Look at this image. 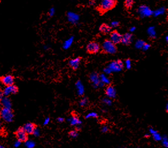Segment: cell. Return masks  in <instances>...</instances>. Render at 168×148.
Segmentation results:
<instances>
[{"instance_id":"18","label":"cell","mask_w":168,"mask_h":148,"mask_svg":"<svg viewBox=\"0 0 168 148\" xmlns=\"http://www.w3.org/2000/svg\"><path fill=\"white\" fill-rule=\"evenodd\" d=\"M53 13H54V11H53V9H51V10H50V15H52Z\"/></svg>"},{"instance_id":"11","label":"cell","mask_w":168,"mask_h":148,"mask_svg":"<svg viewBox=\"0 0 168 148\" xmlns=\"http://www.w3.org/2000/svg\"><path fill=\"white\" fill-rule=\"evenodd\" d=\"M105 94H106L108 98H114L116 96V91L114 86L110 85H108L105 90Z\"/></svg>"},{"instance_id":"19","label":"cell","mask_w":168,"mask_h":148,"mask_svg":"<svg viewBox=\"0 0 168 148\" xmlns=\"http://www.w3.org/2000/svg\"><path fill=\"white\" fill-rule=\"evenodd\" d=\"M1 130V123H0V130Z\"/></svg>"},{"instance_id":"12","label":"cell","mask_w":168,"mask_h":148,"mask_svg":"<svg viewBox=\"0 0 168 148\" xmlns=\"http://www.w3.org/2000/svg\"><path fill=\"white\" fill-rule=\"evenodd\" d=\"M111 27L106 23H103L99 28V32L103 35H106L110 34L111 31Z\"/></svg>"},{"instance_id":"20","label":"cell","mask_w":168,"mask_h":148,"mask_svg":"<svg viewBox=\"0 0 168 148\" xmlns=\"http://www.w3.org/2000/svg\"><path fill=\"white\" fill-rule=\"evenodd\" d=\"M0 147H4L3 146H0Z\"/></svg>"},{"instance_id":"17","label":"cell","mask_w":168,"mask_h":148,"mask_svg":"<svg viewBox=\"0 0 168 148\" xmlns=\"http://www.w3.org/2000/svg\"><path fill=\"white\" fill-rule=\"evenodd\" d=\"M90 1V3L91 4H94L95 3L96 0H89Z\"/></svg>"},{"instance_id":"10","label":"cell","mask_w":168,"mask_h":148,"mask_svg":"<svg viewBox=\"0 0 168 148\" xmlns=\"http://www.w3.org/2000/svg\"><path fill=\"white\" fill-rule=\"evenodd\" d=\"M133 34L130 33H126L122 35V39L121 43L125 46H130L132 43Z\"/></svg>"},{"instance_id":"6","label":"cell","mask_w":168,"mask_h":148,"mask_svg":"<svg viewBox=\"0 0 168 148\" xmlns=\"http://www.w3.org/2000/svg\"><path fill=\"white\" fill-rule=\"evenodd\" d=\"M0 116L4 121L7 122H11L13 119V115L12 111L8 108H3L0 112Z\"/></svg>"},{"instance_id":"5","label":"cell","mask_w":168,"mask_h":148,"mask_svg":"<svg viewBox=\"0 0 168 148\" xmlns=\"http://www.w3.org/2000/svg\"><path fill=\"white\" fill-rule=\"evenodd\" d=\"M15 135L18 141L20 142H25L28 140V134L24 130L23 127H20L15 132Z\"/></svg>"},{"instance_id":"1","label":"cell","mask_w":168,"mask_h":148,"mask_svg":"<svg viewBox=\"0 0 168 148\" xmlns=\"http://www.w3.org/2000/svg\"><path fill=\"white\" fill-rule=\"evenodd\" d=\"M117 0H102L96 7V9L100 15H102L114 9L117 5Z\"/></svg>"},{"instance_id":"16","label":"cell","mask_w":168,"mask_h":148,"mask_svg":"<svg viewBox=\"0 0 168 148\" xmlns=\"http://www.w3.org/2000/svg\"><path fill=\"white\" fill-rule=\"evenodd\" d=\"M79 120L78 117L74 116L72 117V119L71 121V125H78V123H79Z\"/></svg>"},{"instance_id":"3","label":"cell","mask_w":168,"mask_h":148,"mask_svg":"<svg viewBox=\"0 0 168 148\" xmlns=\"http://www.w3.org/2000/svg\"><path fill=\"white\" fill-rule=\"evenodd\" d=\"M100 45L98 42L91 41L86 46V52L89 54H96L99 52Z\"/></svg>"},{"instance_id":"4","label":"cell","mask_w":168,"mask_h":148,"mask_svg":"<svg viewBox=\"0 0 168 148\" xmlns=\"http://www.w3.org/2000/svg\"><path fill=\"white\" fill-rule=\"evenodd\" d=\"M122 39V35H121L117 30H113L110 32V40L116 45L121 44Z\"/></svg>"},{"instance_id":"15","label":"cell","mask_w":168,"mask_h":148,"mask_svg":"<svg viewBox=\"0 0 168 148\" xmlns=\"http://www.w3.org/2000/svg\"><path fill=\"white\" fill-rule=\"evenodd\" d=\"M68 135H69V136L72 138H76L78 137L79 135L78 131L76 129L73 130H71L70 131H69Z\"/></svg>"},{"instance_id":"8","label":"cell","mask_w":168,"mask_h":148,"mask_svg":"<svg viewBox=\"0 0 168 148\" xmlns=\"http://www.w3.org/2000/svg\"><path fill=\"white\" fill-rule=\"evenodd\" d=\"M0 81L2 82V84H4L6 86L12 85L14 84L15 82V78L13 76L10 74L5 75V76H2L0 78Z\"/></svg>"},{"instance_id":"13","label":"cell","mask_w":168,"mask_h":148,"mask_svg":"<svg viewBox=\"0 0 168 148\" xmlns=\"http://www.w3.org/2000/svg\"><path fill=\"white\" fill-rule=\"evenodd\" d=\"M18 92V88L16 86L12 85H10V86H7L5 90H4V92H3V94L7 96L8 95L12 94H16Z\"/></svg>"},{"instance_id":"7","label":"cell","mask_w":168,"mask_h":148,"mask_svg":"<svg viewBox=\"0 0 168 148\" xmlns=\"http://www.w3.org/2000/svg\"><path fill=\"white\" fill-rule=\"evenodd\" d=\"M82 60V57L81 56H78L74 59H72L69 61L68 66L72 69V70L76 71L80 66Z\"/></svg>"},{"instance_id":"14","label":"cell","mask_w":168,"mask_h":148,"mask_svg":"<svg viewBox=\"0 0 168 148\" xmlns=\"http://www.w3.org/2000/svg\"><path fill=\"white\" fill-rule=\"evenodd\" d=\"M134 4V0H125L124 5L126 9H130L132 8Z\"/></svg>"},{"instance_id":"2","label":"cell","mask_w":168,"mask_h":148,"mask_svg":"<svg viewBox=\"0 0 168 148\" xmlns=\"http://www.w3.org/2000/svg\"><path fill=\"white\" fill-rule=\"evenodd\" d=\"M100 48L102 50L101 52L105 54L114 55L118 51V48L116 44L113 43L109 39H104L100 46Z\"/></svg>"},{"instance_id":"9","label":"cell","mask_w":168,"mask_h":148,"mask_svg":"<svg viewBox=\"0 0 168 148\" xmlns=\"http://www.w3.org/2000/svg\"><path fill=\"white\" fill-rule=\"evenodd\" d=\"M23 127L28 134H33L37 128V126L34 123L28 122L24 125Z\"/></svg>"}]
</instances>
